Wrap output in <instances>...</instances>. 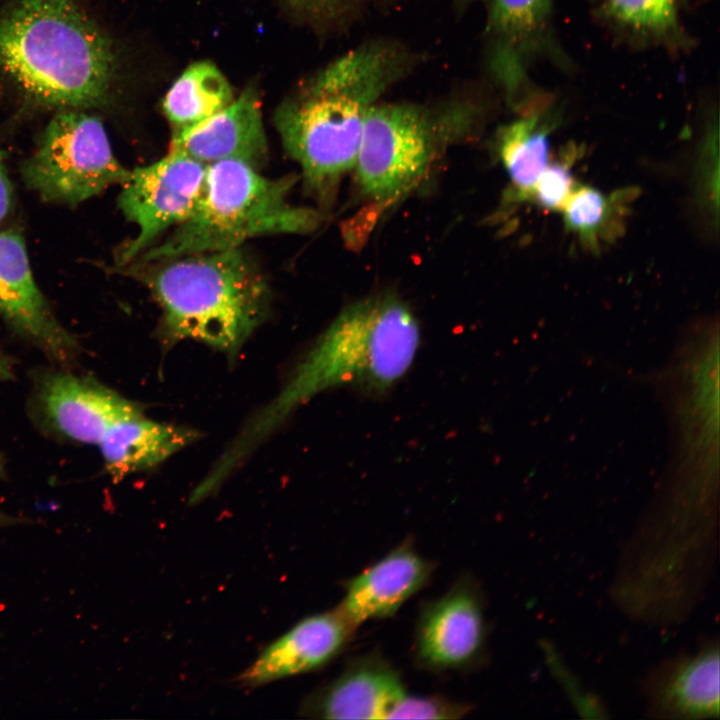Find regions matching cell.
<instances>
[{
	"label": "cell",
	"mask_w": 720,
	"mask_h": 720,
	"mask_svg": "<svg viewBox=\"0 0 720 720\" xmlns=\"http://www.w3.org/2000/svg\"><path fill=\"white\" fill-rule=\"evenodd\" d=\"M420 343L416 317L397 296H369L345 307L298 363L281 392L221 455L236 467L296 408L339 386L384 392L410 369Z\"/></svg>",
	"instance_id": "cell-1"
},
{
	"label": "cell",
	"mask_w": 720,
	"mask_h": 720,
	"mask_svg": "<svg viewBox=\"0 0 720 720\" xmlns=\"http://www.w3.org/2000/svg\"><path fill=\"white\" fill-rule=\"evenodd\" d=\"M411 64L400 44L369 40L329 62L279 106L276 128L310 186L323 187L354 167L370 109Z\"/></svg>",
	"instance_id": "cell-2"
},
{
	"label": "cell",
	"mask_w": 720,
	"mask_h": 720,
	"mask_svg": "<svg viewBox=\"0 0 720 720\" xmlns=\"http://www.w3.org/2000/svg\"><path fill=\"white\" fill-rule=\"evenodd\" d=\"M0 72L41 104H103L115 74L109 39L74 0H18L0 13Z\"/></svg>",
	"instance_id": "cell-3"
},
{
	"label": "cell",
	"mask_w": 720,
	"mask_h": 720,
	"mask_svg": "<svg viewBox=\"0 0 720 720\" xmlns=\"http://www.w3.org/2000/svg\"><path fill=\"white\" fill-rule=\"evenodd\" d=\"M153 263L144 279L169 344L190 339L234 355L264 319L268 286L240 247Z\"/></svg>",
	"instance_id": "cell-4"
},
{
	"label": "cell",
	"mask_w": 720,
	"mask_h": 720,
	"mask_svg": "<svg viewBox=\"0 0 720 720\" xmlns=\"http://www.w3.org/2000/svg\"><path fill=\"white\" fill-rule=\"evenodd\" d=\"M293 183L290 177H264L241 161L208 165L205 191L193 215L145 250L141 263L238 248L261 235L313 231L319 214L289 203Z\"/></svg>",
	"instance_id": "cell-5"
},
{
	"label": "cell",
	"mask_w": 720,
	"mask_h": 720,
	"mask_svg": "<svg viewBox=\"0 0 720 720\" xmlns=\"http://www.w3.org/2000/svg\"><path fill=\"white\" fill-rule=\"evenodd\" d=\"M464 103L439 109L378 102L364 124L355 167L360 186L378 201L411 189L428 167L436 138L467 120Z\"/></svg>",
	"instance_id": "cell-6"
},
{
	"label": "cell",
	"mask_w": 720,
	"mask_h": 720,
	"mask_svg": "<svg viewBox=\"0 0 720 720\" xmlns=\"http://www.w3.org/2000/svg\"><path fill=\"white\" fill-rule=\"evenodd\" d=\"M102 122L83 110H60L22 167L27 186L48 202L77 205L129 177Z\"/></svg>",
	"instance_id": "cell-7"
},
{
	"label": "cell",
	"mask_w": 720,
	"mask_h": 720,
	"mask_svg": "<svg viewBox=\"0 0 720 720\" xmlns=\"http://www.w3.org/2000/svg\"><path fill=\"white\" fill-rule=\"evenodd\" d=\"M207 171V165L170 150L158 161L130 171L118 204L138 233L119 252L120 264L132 262L161 233L193 215L205 191Z\"/></svg>",
	"instance_id": "cell-8"
},
{
	"label": "cell",
	"mask_w": 720,
	"mask_h": 720,
	"mask_svg": "<svg viewBox=\"0 0 720 720\" xmlns=\"http://www.w3.org/2000/svg\"><path fill=\"white\" fill-rule=\"evenodd\" d=\"M487 636L480 585L464 575L420 607L412 657L418 668L431 673L470 671L486 658Z\"/></svg>",
	"instance_id": "cell-9"
},
{
	"label": "cell",
	"mask_w": 720,
	"mask_h": 720,
	"mask_svg": "<svg viewBox=\"0 0 720 720\" xmlns=\"http://www.w3.org/2000/svg\"><path fill=\"white\" fill-rule=\"evenodd\" d=\"M0 317L56 363L67 365L77 357V340L51 310L33 277L25 242L12 230L0 232Z\"/></svg>",
	"instance_id": "cell-10"
},
{
	"label": "cell",
	"mask_w": 720,
	"mask_h": 720,
	"mask_svg": "<svg viewBox=\"0 0 720 720\" xmlns=\"http://www.w3.org/2000/svg\"><path fill=\"white\" fill-rule=\"evenodd\" d=\"M36 400L44 419L65 437L98 445L119 422L139 416L142 408L89 376L68 372L44 375Z\"/></svg>",
	"instance_id": "cell-11"
},
{
	"label": "cell",
	"mask_w": 720,
	"mask_h": 720,
	"mask_svg": "<svg viewBox=\"0 0 720 720\" xmlns=\"http://www.w3.org/2000/svg\"><path fill=\"white\" fill-rule=\"evenodd\" d=\"M406 694L400 673L373 651L350 658L333 680L304 700L300 712L321 719H390Z\"/></svg>",
	"instance_id": "cell-12"
},
{
	"label": "cell",
	"mask_w": 720,
	"mask_h": 720,
	"mask_svg": "<svg viewBox=\"0 0 720 720\" xmlns=\"http://www.w3.org/2000/svg\"><path fill=\"white\" fill-rule=\"evenodd\" d=\"M356 629L338 607L305 617L267 645L237 681L253 688L319 670L344 651Z\"/></svg>",
	"instance_id": "cell-13"
},
{
	"label": "cell",
	"mask_w": 720,
	"mask_h": 720,
	"mask_svg": "<svg viewBox=\"0 0 720 720\" xmlns=\"http://www.w3.org/2000/svg\"><path fill=\"white\" fill-rule=\"evenodd\" d=\"M433 561L422 556L406 538L386 555L343 584L337 605L358 628L369 620L390 618L430 581Z\"/></svg>",
	"instance_id": "cell-14"
},
{
	"label": "cell",
	"mask_w": 720,
	"mask_h": 720,
	"mask_svg": "<svg viewBox=\"0 0 720 720\" xmlns=\"http://www.w3.org/2000/svg\"><path fill=\"white\" fill-rule=\"evenodd\" d=\"M169 150L207 166L224 160L241 161L254 168L263 164L268 149L255 91L245 90L204 122L174 132Z\"/></svg>",
	"instance_id": "cell-15"
},
{
	"label": "cell",
	"mask_w": 720,
	"mask_h": 720,
	"mask_svg": "<svg viewBox=\"0 0 720 720\" xmlns=\"http://www.w3.org/2000/svg\"><path fill=\"white\" fill-rule=\"evenodd\" d=\"M719 665L717 642L660 665L646 680L648 712L656 718L718 717Z\"/></svg>",
	"instance_id": "cell-16"
},
{
	"label": "cell",
	"mask_w": 720,
	"mask_h": 720,
	"mask_svg": "<svg viewBox=\"0 0 720 720\" xmlns=\"http://www.w3.org/2000/svg\"><path fill=\"white\" fill-rule=\"evenodd\" d=\"M485 35L490 67L512 91L520 79L521 61L545 40L552 0H487Z\"/></svg>",
	"instance_id": "cell-17"
},
{
	"label": "cell",
	"mask_w": 720,
	"mask_h": 720,
	"mask_svg": "<svg viewBox=\"0 0 720 720\" xmlns=\"http://www.w3.org/2000/svg\"><path fill=\"white\" fill-rule=\"evenodd\" d=\"M196 431L161 423L144 414L116 424L98 444L113 480L150 469L192 443Z\"/></svg>",
	"instance_id": "cell-18"
},
{
	"label": "cell",
	"mask_w": 720,
	"mask_h": 720,
	"mask_svg": "<svg viewBox=\"0 0 720 720\" xmlns=\"http://www.w3.org/2000/svg\"><path fill=\"white\" fill-rule=\"evenodd\" d=\"M231 87L211 62L190 65L174 82L163 101V110L174 132L194 127L233 101Z\"/></svg>",
	"instance_id": "cell-19"
},
{
	"label": "cell",
	"mask_w": 720,
	"mask_h": 720,
	"mask_svg": "<svg viewBox=\"0 0 720 720\" xmlns=\"http://www.w3.org/2000/svg\"><path fill=\"white\" fill-rule=\"evenodd\" d=\"M550 145L549 127L538 115H528L502 129L499 152L520 194H531L549 164Z\"/></svg>",
	"instance_id": "cell-20"
},
{
	"label": "cell",
	"mask_w": 720,
	"mask_h": 720,
	"mask_svg": "<svg viewBox=\"0 0 720 720\" xmlns=\"http://www.w3.org/2000/svg\"><path fill=\"white\" fill-rule=\"evenodd\" d=\"M678 0H606L611 17L632 30L666 36L678 29Z\"/></svg>",
	"instance_id": "cell-21"
},
{
	"label": "cell",
	"mask_w": 720,
	"mask_h": 720,
	"mask_svg": "<svg viewBox=\"0 0 720 720\" xmlns=\"http://www.w3.org/2000/svg\"><path fill=\"white\" fill-rule=\"evenodd\" d=\"M563 209L567 228L588 242H595L611 214L608 198L589 186L574 190Z\"/></svg>",
	"instance_id": "cell-22"
},
{
	"label": "cell",
	"mask_w": 720,
	"mask_h": 720,
	"mask_svg": "<svg viewBox=\"0 0 720 720\" xmlns=\"http://www.w3.org/2000/svg\"><path fill=\"white\" fill-rule=\"evenodd\" d=\"M472 706L445 696H416L406 694L390 719H461Z\"/></svg>",
	"instance_id": "cell-23"
},
{
	"label": "cell",
	"mask_w": 720,
	"mask_h": 720,
	"mask_svg": "<svg viewBox=\"0 0 720 720\" xmlns=\"http://www.w3.org/2000/svg\"><path fill=\"white\" fill-rule=\"evenodd\" d=\"M574 178L568 160L548 164L538 178L531 194L544 209H563L574 191Z\"/></svg>",
	"instance_id": "cell-24"
},
{
	"label": "cell",
	"mask_w": 720,
	"mask_h": 720,
	"mask_svg": "<svg viewBox=\"0 0 720 720\" xmlns=\"http://www.w3.org/2000/svg\"><path fill=\"white\" fill-rule=\"evenodd\" d=\"M297 10L315 19L346 23L371 6L386 0H288Z\"/></svg>",
	"instance_id": "cell-25"
},
{
	"label": "cell",
	"mask_w": 720,
	"mask_h": 720,
	"mask_svg": "<svg viewBox=\"0 0 720 720\" xmlns=\"http://www.w3.org/2000/svg\"><path fill=\"white\" fill-rule=\"evenodd\" d=\"M12 203V189L11 184L9 181V178L7 176V172L5 169V165L3 162V157L0 152V222H2L7 214L9 213V210L11 208Z\"/></svg>",
	"instance_id": "cell-26"
},
{
	"label": "cell",
	"mask_w": 720,
	"mask_h": 720,
	"mask_svg": "<svg viewBox=\"0 0 720 720\" xmlns=\"http://www.w3.org/2000/svg\"><path fill=\"white\" fill-rule=\"evenodd\" d=\"M14 378V364L12 359L0 349V383Z\"/></svg>",
	"instance_id": "cell-27"
},
{
	"label": "cell",
	"mask_w": 720,
	"mask_h": 720,
	"mask_svg": "<svg viewBox=\"0 0 720 720\" xmlns=\"http://www.w3.org/2000/svg\"><path fill=\"white\" fill-rule=\"evenodd\" d=\"M26 523V520L0 511V528Z\"/></svg>",
	"instance_id": "cell-28"
},
{
	"label": "cell",
	"mask_w": 720,
	"mask_h": 720,
	"mask_svg": "<svg viewBox=\"0 0 720 720\" xmlns=\"http://www.w3.org/2000/svg\"><path fill=\"white\" fill-rule=\"evenodd\" d=\"M4 459L2 455L0 454V478L5 476V465H4Z\"/></svg>",
	"instance_id": "cell-29"
},
{
	"label": "cell",
	"mask_w": 720,
	"mask_h": 720,
	"mask_svg": "<svg viewBox=\"0 0 720 720\" xmlns=\"http://www.w3.org/2000/svg\"><path fill=\"white\" fill-rule=\"evenodd\" d=\"M456 1L459 2V3H461V4H464V3L472 2V1H474V0H456ZM483 1L486 2L487 0H483Z\"/></svg>",
	"instance_id": "cell-30"
}]
</instances>
